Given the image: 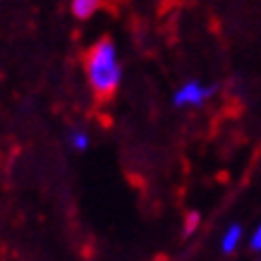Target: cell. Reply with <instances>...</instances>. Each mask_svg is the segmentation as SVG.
I'll list each match as a JSON object with an SVG mask.
<instances>
[{"label":"cell","mask_w":261,"mask_h":261,"mask_svg":"<svg viewBox=\"0 0 261 261\" xmlns=\"http://www.w3.org/2000/svg\"><path fill=\"white\" fill-rule=\"evenodd\" d=\"M84 72H87V82L96 98L108 101L115 96L120 82H122V63H120L118 48H115L113 39L101 36L94 46L87 48Z\"/></svg>","instance_id":"obj_1"},{"label":"cell","mask_w":261,"mask_h":261,"mask_svg":"<svg viewBox=\"0 0 261 261\" xmlns=\"http://www.w3.org/2000/svg\"><path fill=\"white\" fill-rule=\"evenodd\" d=\"M216 91H218V84H201L197 80H190L173 94V106L175 108H199Z\"/></svg>","instance_id":"obj_2"},{"label":"cell","mask_w":261,"mask_h":261,"mask_svg":"<svg viewBox=\"0 0 261 261\" xmlns=\"http://www.w3.org/2000/svg\"><path fill=\"white\" fill-rule=\"evenodd\" d=\"M103 8V0H72V15L77 19H89L91 15H96Z\"/></svg>","instance_id":"obj_3"},{"label":"cell","mask_w":261,"mask_h":261,"mask_svg":"<svg viewBox=\"0 0 261 261\" xmlns=\"http://www.w3.org/2000/svg\"><path fill=\"white\" fill-rule=\"evenodd\" d=\"M240 240H242V225H238V223H232L228 230H225V235H223V242H221V249L225 254H232L235 249H238Z\"/></svg>","instance_id":"obj_4"},{"label":"cell","mask_w":261,"mask_h":261,"mask_svg":"<svg viewBox=\"0 0 261 261\" xmlns=\"http://www.w3.org/2000/svg\"><path fill=\"white\" fill-rule=\"evenodd\" d=\"M89 142H91V139H89V135H87V132H82V129H74V132L70 135V146L74 151H87L89 149Z\"/></svg>","instance_id":"obj_5"},{"label":"cell","mask_w":261,"mask_h":261,"mask_svg":"<svg viewBox=\"0 0 261 261\" xmlns=\"http://www.w3.org/2000/svg\"><path fill=\"white\" fill-rule=\"evenodd\" d=\"M199 223H201V216H199V211H190V214L185 216V228H182L185 238H187V235H192V232L199 228Z\"/></svg>","instance_id":"obj_6"},{"label":"cell","mask_w":261,"mask_h":261,"mask_svg":"<svg viewBox=\"0 0 261 261\" xmlns=\"http://www.w3.org/2000/svg\"><path fill=\"white\" fill-rule=\"evenodd\" d=\"M249 247H252L254 252H261V225H259L256 230H254L252 240H249Z\"/></svg>","instance_id":"obj_7"}]
</instances>
